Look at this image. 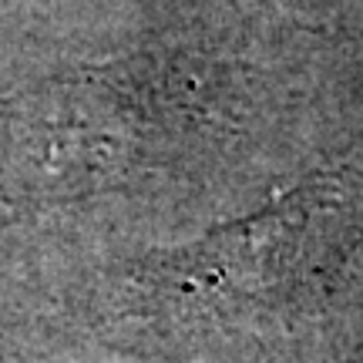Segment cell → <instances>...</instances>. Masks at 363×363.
Wrapping results in <instances>:
<instances>
[{
  "label": "cell",
  "instance_id": "6da1fadb",
  "mask_svg": "<svg viewBox=\"0 0 363 363\" xmlns=\"http://www.w3.org/2000/svg\"><path fill=\"white\" fill-rule=\"evenodd\" d=\"M363 235V206L337 182H313L262 216L189 252L192 276L225 289H299L326 283ZM219 286V289H222Z\"/></svg>",
  "mask_w": 363,
  "mask_h": 363
}]
</instances>
